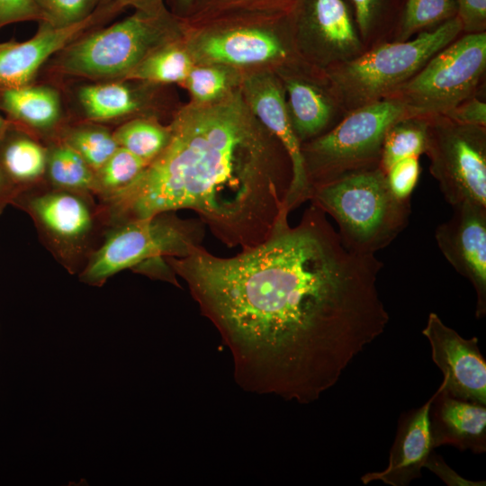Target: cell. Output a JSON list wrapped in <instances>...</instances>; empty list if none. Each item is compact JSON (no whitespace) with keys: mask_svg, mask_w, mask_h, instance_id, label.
Returning a JSON list of instances; mask_svg holds the SVG:
<instances>
[{"mask_svg":"<svg viewBox=\"0 0 486 486\" xmlns=\"http://www.w3.org/2000/svg\"><path fill=\"white\" fill-rule=\"evenodd\" d=\"M46 147L45 183L55 188L93 194L94 171L83 158L61 139Z\"/></svg>","mask_w":486,"mask_h":486,"instance_id":"7402d4cb","label":"cell"},{"mask_svg":"<svg viewBox=\"0 0 486 486\" xmlns=\"http://www.w3.org/2000/svg\"><path fill=\"white\" fill-rule=\"evenodd\" d=\"M122 9L117 4L101 1L82 22L66 27L40 22L36 34L30 40L0 43V91L31 85L50 57Z\"/></svg>","mask_w":486,"mask_h":486,"instance_id":"4fadbf2b","label":"cell"},{"mask_svg":"<svg viewBox=\"0 0 486 486\" xmlns=\"http://www.w3.org/2000/svg\"><path fill=\"white\" fill-rule=\"evenodd\" d=\"M292 24L324 64L337 65L362 53L361 37L345 0H295Z\"/></svg>","mask_w":486,"mask_h":486,"instance_id":"5bb4252c","label":"cell"},{"mask_svg":"<svg viewBox=\"0 0 486 486\" xmlns=\"http://www.w3.org/2000/svg\"><path fill=\"white\" fill-rule=\"evenodd\" d=\"M445 386L442 382L436 392L415 413L403 432L394 461L382 472L365 474L362 481L368 483L382 480L392 485L403 484L419 475L433 446L430 411L434 400Z\"/></svg>","mask_w":486,"mask_h":486,"instance_id":"e0dca14e","label":"cell"},{"mask_svg":"<svg viewBox=\"0 0 486 486\" xmlns=\"http://www.w3.org/2000/svg\"><path fill=\"white\" fill-rule=\"evenodd\" d=\"M78 97L86 116L94 122L126 116L139 106L130 89L120 82L86 86Z\"/></svg>","mask_w":486,"mask_h":486,"instance_id":"603a6c76","label":"cell"},{"mask_svg":"<svg viewBox=\"0 0 486 486\" xmlns=\"http://www.w3.org/2000/svg\"><path fill=\"white\" fill-rule=\"evenodd\" d=\"M462 32L455 16L413 40L382 43L334 65L329 76L338 99L349 112L389 96Z\"/></svg>","mask_w":486,"mask_h":486,"instance_id":"5b68a950","label":"cell"},{"mask_svg":"<svg viewBox=\"0 0 486 486\" xmlns=\"http://www.w3.org/2000/svg\"><path fill=\"white\" fill-rule=\"evenodd\" d=\"M406 117L404 105L385 97L355 108L328 131L302 144L311 189L344 174L380 166L388 129Z\"/></svg>","mask_w":486,"mask_h":486,"instance_id":"52a82bcc","label":"cell"},{"mask_svg":"<svg viewBox=\"0 0 486 486\" xmlns=\"http://www.w3.org/2000/svg\"><path fill=\"white\" fill-rule=\"evenodd\" d=\"M176 4L182 9H190L194 5V0H176Z\"/></svg>","mask_w":486,"mask_h":486,"instance_id":"ab89813d","label":"cell"},{"mask_svg":"<svg viewBox=\"0 0 486 486\" xmlns=\"http://www.w3.org/2000/svg\"><path fill=\"white\" fill-rule=\"evenodd\" d=\"M439 404V424L441 434L433 441L436 444L470 446L482 440L486 428L485 405L452 398L442 393L437 395Z\"/></svg>","mask_w":486,"mask_h":486,"instance_id":"44dd1931","label":"cell"},{"mask_svg":"<svg viewBox=\"0 0 486 486\" xmlns=\"http://www.w3.org/2000/svg\"><path fill=\"white\" fill-rule=\"evenodd\" d=\"M47 147L11 123L0 132V166L17 194L45 183Z\"/></svg>","mask_w":486,"mask_h":486,"instance_id":"d6986e66","label":"cell"},{"mask_svg":"<svg viewBox=\"0 0 486 486\" xmlns=\"http://www.w3.org/2000/svg\"><path fill=\"white\" fill-rule=\"evenodd\" d=\"M242 93L251 112L280 141L290 158L292 180L286 207L291 212L309 201L310 188L305 173L302 143L292 129L284 92L272 75L261 73L245 81Z\"/></svg>","mask_w":486,"mask_h":486,"instance_id":"9a60e30c","label":"cell"},{"mask_svg":"<svg viewBox=\"0 0 486 486\" xmlns=\"http://www.w3.org/2000/svg\"><path fill=\"white\" fill-rule=\"evenodd\" d=\"M184 81L196 103L214 101L229 91L228 74L214 66L192 68Z\"/></svg>","mask_w":486,"mask_h":486,"instance_id":"1f68e13d","label":"cell"},{"mask_svg":"<svg viewBox=\"0 0 486 486\" xmlns=\"http://www.w3.org/2000/svg\"><path fill=\"white\" fill-rule=\"evenodd\" d=\"M309 201L334 219L348 250L364 255L389 246L408 226L411 212L410 200L392 193L380 166L317 185Z\"/></svg>","mask_w":486,"mask_h":486,"instance_id":"3957f363","label":"cell"},{"mask_svg":"<svg viewBox=\"0 0 486 486\" xmlns=\"http://www.w3.org/2000/svg\"><path fill=\"white\" fill-rule=\"evenodd\" d=\"M437 226L435 238L440 251L476 293V316L486 314V206L464 202Z\"/></svg>","mask_w":486,"mask_h":486,"instance_id":"7c38bea8","label":"cell"},{"mask_svg":"<svg viewBox=\"0 0 486 486\" xmlns=\"http://www.w3.org/2000/svg\"><path fill=\"white\" fill-rule=\"evenodd\" d=\"M288 216L236 256H218L202 245L165 258L229 349L236 383L308 404L383 333L389 314L375 255L348 250L314 203L293 227Z\"/></svg>","mask_w":486,"mask_h":486,"instance_id":"6da1fadb","label":"cell"},{"mask_svg":"<svg viewBox=\"0 0 486 486\" xmlns=\"http://www.w3.org/2000/svg\"><path fill=\"white\" fill-rule=\"evenodd\" d=\"M10 205L26 212L39 238L70 274H79L108 230L96 197L40 184L16 194Z\"/></svg>","mask_w":486,"mask_h":486,"instance_id":"8992f818","label":"cell"},{"mask_svg":"<svg viewBox=\"0 0 486 486\" xmlns=\"http://www.w3.org/2000/svg\"><path fill=\"white\" fill-rule=\"evenodd\" d=\"M361 39H367L376 29L399 18L403 0H351Z\"/></svg>","mask_w":486,"mask_h":486,"instance_id":"4dcf8cb0","label":"cell"},{"mask_svg":"<svg viewBox=\"0 0 486 486\" xmlns=\"http://www.w3.org/2000/svg\"><path fill=\"white\" fill-rule=\"evenodd\" d=\"M131 270L152 279L166 281L180 287L176 274L165 257H155L146 260L134 266Z\"/></svg>","mask_w":486,"mask_h":486,"instance_id":"8d00e7d4","label":"cell"},{"mask_svg":"<svg viewBox=\"0 0 486 486\" xmlns=\"http://www.w3.org/2000/svg\"><path fill=\"white\" fill-rule=\"evenodd\" d=\"M428 118L403 117L387 130L382 143L380 167L385 173L395 162L419 157L426 152Z\"/></svg>","mask_w":486,"mask_h":486,"instance_id":"cb8c5ba5","label":"cell"},{"mask_svg":"<svg viewBox=\"0 0 486 486\" xmlns=\"http://www.w3.org/2000/svg\"><path fill=\"white\" fill-rule=\"evenodd\" d=\"M433 362L444 375L442 393L461 400L486 404V362L478 338H464L430 312L422 330Z\"/></svg>","mask_w":486,"mask_h":486,"instance_id":"8fae6325","label":"cell"},{"mask_svg":"<svg viewBox=\"0 0 486 486\" xmlns=\"http://www.w3.org/2000/svg\"><path fill=\"white\" fill-rule=\"evenodd\" d=\"M181 31L166 7L136 10L130 16L86 32L58 52L56 71L89 79H120L157 50L174 43Z\"/></svg>","mask_w":486,"mask_h":486,"instance_id":"277c9868","label":"cell"},{"mask_svg":"<svg viewBox=\"0 0 486 486\" xmlns=\"http://www.w3.org/2000/svg\"><path fill=\"white\" fill-rule=\"evenodd\" d=\"M0 108L13 126L28 133L40 132L52 141L51 132L60 120L58 93L46 86H24L0 91Z\"/></svg>","mask_w":486,"mask_h":486,"instance_id":"ac0fdd59","label":"cell"},{"mask_svg":"<svg viewBox=\"0 0 486 486\" xmlns=\"http://www.w3.org/2000/svg\"><path fill=\"white\" fill-rule=\"evenodd\" d=\"M457 16L456 0H403L397 20L396 39L409 40L418 32Z\"/></svg>","mask_w":486,"mask_h":486,"instance_id":"484cf974","label":"cell"},{"mask_svg":"<svg viewBox=\"0 0 486 486\" xmlns=\"http://www.w3.org/2000/svg\"><path fill=\"white\" fill-rule=\"evenodd\" d=\"M205 225L176 212H160L110 227L78 274L81 282L102 286L109 277L155 257H184L202 246Z\"/></svg>","mask_w":486,"mask_h":486,"instance_id":"ba28073f","label":"cell"},{"mask_svg":"<svg viewBox=\"0 0 486 486\" xmlns=\"http://www.w3.org/2000/svg\"><path fill=\"white\" fill-rule=\"evenodd\" d=\"M419 157L400 159L385 172L392 193L400 200H410L420 174Z\"/></svg>","mask_w":486,"mask_h":486,"instance_id":"d6a6232c","label":"cell"},{"mask_svg":"<svg viewBox=\"0 0 486 486\" xmlns=\"http://www.w3.org/2000/svg\"><path fill=\"white\" fill-rule=\"evenodd\" d=\"M148 163L128 149L119 147L94 172L93 194L106 200L128 186Z\"/></svg>","mask_w":486,"mask_h":486,"instance_id":"83f0119b","label":"cell"},{"mask_svg":"<svg viewBox=\"0 0 486 486\" xmlns=\"http://www.w3.org/2000/svg\"><path fill=\"white\" fill-rule=\"evenodd\" d=\"M285 88L289 117L300 142L323 134L334 115L333 100L317 86L298 78L287 79Z\"/></svg>","mask_w":486,"mask_h":486,"instance_id":"ffe728a7","label":"cell"},{"mask_svg":"<svg viewBox=\"0 0 486 486\" xmlns=\"http://www.w3.org/2000/svg\"><path fill=\"white\" fill-rule=\"evenodd\" d=\"M192 68L189 54L171 43L146 57L122 80L177 83L186 79Z\"/></svg>","mask_w":486,"mask_h":486,"instance_id":"d4e9b609","label":"cell"},{"mask_svg":"<svg viewBox=\"0 0 486 486\" xmlns=\"http://www.w3.org/2000/svg\"><path fill=\"white\" fill-rule=\"evenodd\" d=\"M16 194L17 190L9 181L0 166V215L6 206L10 205L11 201Z\"/></svg>","mask_w":486,"mask_h":486,"instance_id":"74e56055","label":"cell"},{"mask_svg":"<svg viewBox=\"0 0 486 486\" xmlns=\"http://www.w3.org/2000/svg\"><path fill=\"white\" fill-rule=\"evenodd\" d=\"M10 124V122L6 120H4L1 115H0V131H2L3 130H4L6 127H8V125Z\"/></svg>","mask_w":486,"mask_h":486,"instance_id":"60d3db41","label":"cell"},{"mask_svg":"<svg viewBox=\"0 0 486 486\" xmlns=\"http://www.w3.org/2000/svg\"><path fill=\"white\" fill-rule=\"evenodd\" d=\"M457 17L465 33H479L486 29V0H456Z\"/></svg>","mask_w":486,"mask_h":486,"instance_id":"836d02e7","label":"cell"},{"mask_svg":"<svg viewBox=\"0 0 486 486\" xmlns=\"http://www.w3.org/2000/svg\"><path fill=\"white\" fill-rule=\"evenodd\" d=\"M119 4L122 8L132 6L136 10L157 11L164 8L163 0H101Z\"/></svg>","mask_w":486,"mask_h":486,"instance_id":"f35d334b","label":"cell"},{"mask_svg":"<svg viewBox=\"0 0 486 486\" xmlns=\"http://www.w3.org/2000/svg\"><path fill=\"white\" fill-rule=\"evenodd\" d=\"M112 135L119 147L149 163L168 143L170 128L154 121L135 119L118 127Z\"/></svg>","mask_w":486,"mask_h":486,"instance_id":"4316f807","label":"cell"},{"mask_svg":"<svg viewBox=\"0 0 486 486\" xmlns=\"http://www.w3.org/2000/svg\"><path fill=\"white\" fill-rule=\"evenodd\" d=\"M199 33L190 45L194 57L208 64L248 65L287 55L274 32L263 22H233Z\"/></svg>","mask_w":486,"mask_h":486,"instance_id":"2e32d148","label":"cell"},{"mask_svg":"<svg viewBox=\"0 0 486 486\" xmlns=\"http://www.w3.org/2000/svg\"><path fill=\"white\" fill-rule=\"evenodd\" d=\"M429 172L451 206L470 202L486 206V127L428 118Z\"/></svg>","mask_w":486,"mask_h":486,"instance_id":"30bf717a","label":"cell"},{"mask_svg":"<svg viewBox=\"0 0 486 486\" xmlns=\"http://www.w3.org/2000/svg\"><path fill=\"white\" fill-rule=\"evenodd\" d=\"M485 68L486 32L465 33L435 54L389 96L404 105L406 117L444 115L473 96Z\"/></svg>","mask_w":486,"mask_h":486,"instance_id":"9c48e42d","label":"cell"},{"mask_svg":"<svg viewBox=\"0 0 486 486\" xmlns=\"http://www.w3.org/2000/svg\"><path fill=\"white\" fill-rule=\"evenodd\" d=\"M443 116L461 124L486 127V104L471 96Z\"/></svg>","mask_w":486,"mask_h":486,"instance_id":"e575fe53","label":"cell"},{"mask_svg":"<svg viewBox=\"0 0 486 486\" xmlns=\"http://www.w3.org/2000/svg\"><path fill=\"white\" fill-rule=\"evenodd\" d=\"M230 1H233V0H214L215 2L214 4H222V3H226Z\"/></svg>","mask_w":486,"mask_h":486,"instance_id":"b9f144b4","label":"cell"},{"mask_svg":"<svg viewBox=\"0 0 486 486\" xmlns=\"http://www.w3.org/2000/svg\"><path fill=\"white\" fill-rule=\"evenodd\" d=\"M40 20L32 0H0V29L14 22Z\"/></svg>","mask_w":486,"mask_h":486,"instance_id":"d590c367","label":"cell"},{"mask_svg":"<svg viewBox=\"0 0 486 486\" xmlns=\"http://www.w3.org/2000/svg\"><path fill=\"white\" fill-rule=\"evenodd\" d=\"M39 11L40 22L54 27H66L89 17L101 0H32Z\"/></svg>","mask_w":486,"mask_h":486,"instance_id":"f546056e","label":"cell"},{"mask_svg":"<svg viewBox=\"0 0 486 486\" xmlns=\"http://www.w3.org/2000/svg\"><path fill=\"white\" fill-rule=\"evenodd\" d=\"M240 90L180 110L165 148L128 186L98 201L108 227L191 210L212 236L241 249L263 242L286 201L292 163Z\"/></svg>","mask_w":486,"mask_h":486,"instance_id":"7a4b0ae2","label":"cell"},{"mask_svg":"<svg viewBox=\"0 0 486 486\" xmlns=\"http://www.w3.org/2000/svg\"><path fill=\"white\" fill-rule=\"evenodd\" d=\"M59 139L75 149L94 172L119 148L112 132L96 125H79L65 130Z\"/></svg>","mask_w":486,"mask_h":486,"instance_id":"f1b7e54d","label":"cell"}]
</instances>
